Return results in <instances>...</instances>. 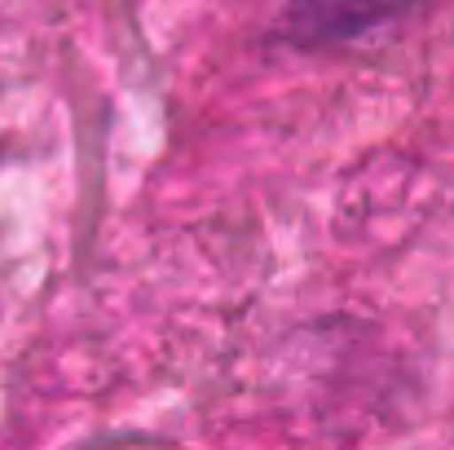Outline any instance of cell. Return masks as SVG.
<instances>
[{"label":"cell","instance_id":"1","mask_svg":"<svg viewBox=\"0 0 454 450\" xmlns=\"http://www.w3.org/2000/svg\"><path fill=\"white\" fill-rule=\"evenodd\" d=\"M437 0H287L274 22V40L296 53H335L371 40L397 22L428 13Z\"/></svg>","mask_w":454,"mask_h":450}]
</instances>
